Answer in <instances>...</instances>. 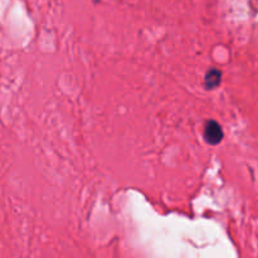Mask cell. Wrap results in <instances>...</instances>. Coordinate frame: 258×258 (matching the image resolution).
Here are the masks:
<instances>
[{"instance_id": "1", "label": "cell", "mask_w": 258, "mask_h": 258, "mask_svg": "<svg viewBox=\"0 0 258 258\" xmlns=\"http://www.w3.org/2000/svg\"><path fill=\"white\" fill-rule=\"evenodd\" d=\"M204 139L209 145H218L223 139V130L217 121L209 120L204 126Z\"/></svg>"}, {"instance_id": "2", "label": "cell", "mask_w": 258, "mask_h": 258, "mask_svg": "<svg viewBox=\"0 0 258 258\" xmlns=\"http://www.w3.org/2000/svg\"><path fill=\"white\" fill-rule=\"evenodd\" d=\"M221 72L216 68L213 70H209L206 75V87L208 90H213L217 86L221 83Z\"/></svg>"}]
</instances>
